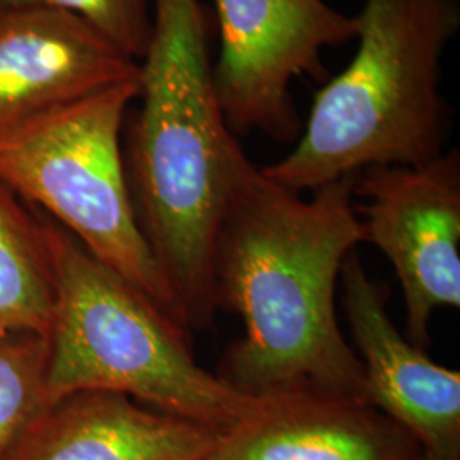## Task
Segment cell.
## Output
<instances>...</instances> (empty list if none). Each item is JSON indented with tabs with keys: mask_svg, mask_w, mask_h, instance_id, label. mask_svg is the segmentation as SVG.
<instances>
[{
	"mask_svg": "<svg viewBox=\"0 0 460 460\" xmlns=\"http://www.w3.org/2000/svg\"><path fill=\"white\" fill-rule=\"evenodd\" d=\"M353 184L355 176L343 178L304 199L239 155L214 254L217 307L244 326L217 372L234 389L367 399L334 307L343 263L365 243Z\"/></svg>",
	"mask_w": 460,
	"mask_h": 460,
	"instance_id": "1",
	"label": "cell"
},
{
	"mask_svg": "<svg viewBox=\"0 0 460 460\" xmlns=\"http://www.w3.org/2000/svg\"><path fill=\"white\" fill-rule=\"evenodd\" d=\"M152 11L127 176L180 324L207 329L218 311L217 232L243 148L218 106L199 0H152Z\"/></svg>",
	"mask_w": 460,
	"mask_h": 460,
	"instance_id": "2",
	"label": "cell"
},
{
	"mask_svg": "<svg viewBox=\"0 0 460 460\" xmlns=\"http://www.w3.org/2000/svg\"><path fill=\"white\" fill-rule=\"evenodd\" d=\"M358 49L314 98L294 150L261 169L296 193L444 152L440 74L459 28L456 0H363Z\"/></svg>",
	"mask_w": 460,
	"mask_h": 460,
	"instance_id": "3",
	"label": "cell"
},
{
	"mask_svg": "<svg viewBox=\"0 0 460 460\" xmlns=\"http://www.w3.org/2000/svg\"><path fill=\"white\" fill-rule=\"evenodd\" d=\"M45 239L53 281L49 402L115 393L217 433L258 406L260 397L198 365L181 324L47 215Z\"/></svg>",
	"mask_w": 460,
	"mask_h": 460,
	"instance_id": "4",
	"label": "cell"
},
{
	"mask_svg": "<svg viewBox=\"0 0 460 460\" xmlns=\"http://www.w3.org/2000/svg\"><path fill=\"white\" fill-rule=\"evenodd\" d=\"M138 94L140 79L118 84L0 135V181L180 324L121 152L125 115Z\"/></svg>",
	"mask_w": 460,
	"mask_h": 460,
	"instance_id": "5",
	"label": "cell"
},
{
	"mask_svg": "<svg viewBox=\"0 0 460 460\" xmlns=\"http://www.w3.org/2000/svg\"><path fill=\"white\" fill-rule=\"evenodd\" d=\"M215 7L220 55L214 85L230 132L296 140L302 125L292 84L324 75V49L357 38V16L324 0H215Z\"/></svg>",
	"mask_w": 460,
	"mask_h": 460,
	"instance_id": "6",
	"label": "cell"
},
{
	"mask_svg": "<svg viewBox=\"0 0 460 460\" xmlns=\"http://www.w3.org/2000/svg\"><path fill=\"white\" fill-rule=\"evenodd\" d=\"M365 243L389 260L406 304V336L425 349L438 309L460 307V154L355 176Z\"/></svg>",
	"mask_w": 460,
	"mask_h": 460,
	"instance_id": "7",
	"label": "cell"
},
{
	"mask_svg": "<svg viewBox=\"0 0 460 460\" xmlns=\"http://www.w3.org/2000/svg\"><path fill=\"white\" fill-rule=\"evenodd\" d=\"M340 279L367 401L406 428L425 454L460 459L459 372L431 362L399 332L357 251L348 254Z\"/></svg>",
	"mask_w": 460,
	"mask_h": 460,
	"instance_id": "8",
	"label": "cell"
},
{
	"mask_svg": "<svg viewBox=\"0 0 460 460\" xmlns=\"http://www.w3.org/2000/svg\"><path fill=\"white\" fill-rule=\"evenodd\" d=\"M137 79L140 62L77 16L53 9L0 14V135Z\"/></svg>",
	"mask_w": 460,
	"mask_h": 460,
	"instance_id": "9",
	"label": "cell"
},
{
	"mask_svg": "<svg viewBox=\"0 0 460 460\" xmlns=\"http://www.w3.org/2000/svg\"><path fill=\"white\" fill-rule=\"evenodd\" d=\"M406 428L367 399L317 391L260 395L207 460H423Z\"/></svg>",
	"mask_w": 460,
	"mask_h": 460,
	"instance_id": "10",
	"label": "cell"
},
{
	"mask_svg": "<svg viewBox=\"0 0 460 460\" xmlns=\"http://www.w3.org/2000/svg\"><path fill=\"white\" fill-rule=\"evenodd\" d=\"M217 437L128 395L84 391L49 402L2 460H207Z\"/></svg>",
	"mask_w": 460,
	"mask_h": 460,
	"instance_id": "11",
	"label": "cell"
},
{
	"mask_svg": "<svg viewBox=\"0 0 460 460\" xmlns=\"http://www.w3.org/2000/svg\"><path fill=\"white\" fill-rule=\"evenodd\" d=\"M53 281L45 215L0 181V340L13 334L49 336Z\"/></svg>",
	"mask_w": 460,
	"mask_h": 460,
	"instance_id": "12",
	"label": "cell"
},
{
	"mask_svg": "<svg viewBox=\"0 0 460 460\" xmlns=\"http://www.w3.org/2000/svg\"><path fill=\"white\" fill-rule=\"evenodd\" d=\"M47 360V336L13 334L0 340V460L49 404Z\"/></svg>",
	"mask_w": 460,
	"mask_h": 460,
	"instance_id": "13",
	"label": "cell"
},
{
	"mask_svg": "<svg viewBox=\"0 0 460 460\" xmlns=\"http://www.w3.org/2000/svg\"><path fill=\"white\" fill-rule=\"evenodd\" d=\"M19 9L77 16L137 62L144 60L154 33L152 0H0V14Z\"/></svg>",
	"mask_w": 460,
	"mask_h": 460,
	"instance_id": "14",
	"label": "cell"
},
{
	"mask_svg": "<svg viewBox=\"0 0 460 460\" xmlns=\"http://www.w3.org/2000/svg\"><path fill=\"white\" fill-rule=\"evenodd\" d=\"M423 460H460V459H442V457H435V456H429V454H425V457Z\"/></svg>",
	"mask_w": 460,
	"mask_h": 460,
	"instance_id": "15",
	"label": "cell"
}]
</instances>
